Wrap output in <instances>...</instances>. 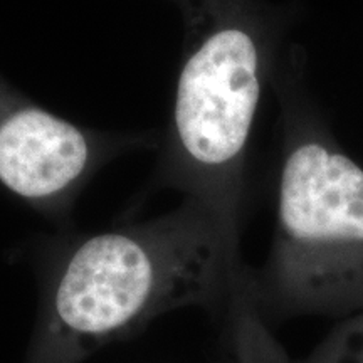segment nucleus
Instances as JSON below:
<instances>
[{"mask_svg": "<svg viewBox=\"0 0 363 363\" xmlns=\"http://www.w3.org/2000/svg\"><path fill=\"white\" fill-rule=\"evenodd\" d=\"M306 363H363V313L331 335Z\"/></svg>", "mask_w": 363, "mask_h": 363, "instance_id": "5", "label": "nucleus"}, {"mask_svg": "<svg viewBox=\"0 0 363 363\" xmlns=\"http://www.w3.org/2000/svg\"><path fill=\"white\" fill-rule=\"evenodd\" d=\"M284 79L272 288L303 310L363 313V169L335 143L296 78Z\"/></svg>", "mask_w": 363, "mask_h": 363, "instance_id": "3", "label": "nucleus"}, {"mask_svg": "<svg viewBox=\"0 0 363 363\" xmlns=\"http://www.w3.org/2000/svg\"><path fill=\"white\" fill-rule=\"evenodd\" d=\"M184 19L162 180L235 234L249 138L274 66L281 13L261 0H172Z\"/></svg>", "mask_w": 363, "mask_h": 363, "instance_id": "2", "label": "nucleus"}, {"mask_svg": "<svg viewBox=\"0 0 363 363\" xmlns=\"http://www.w3.org/2000/svg\"><path fill=\"white\" fill-rule=\"evenodd\" d=\"M234 235L187 199L160 219L81 240L51 284L27 363H79L163 311L219 301Z\"/></svg>", "mask_w": 363, "mask_h": 363, "instance_id": "1", "label": "nucleus"}, {"mask_svg": "<svg viewBox=\"0 0 363 363\" xmlns=\"http://www.w3.org/2000/svg\"><path fill=\"white\" fill-rule=\"evenodd\" d=\"M121 143L29 101L0 79V185L39 211L65 208Z\"/></svg>", "mask_w": 363, "mask_h": 363, "instance_id": "4", "label": "nucleus"}]
</instances>
